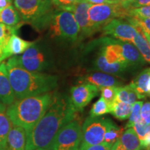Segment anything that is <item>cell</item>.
Listing matches in <instances>:
<instances>
[{"label": "cell", "instance_id": "1", "mask_svg": "<svg viewBox=\"0 0 150 150\" xmlns=\"http://www.w3.org/2000/svg\"><path fill=\"white\" fill-rule=\"evenodd\" d=\"M76 112L70 97L54 93L47 110L27 136L25 150L47 149L60 129L74 119Z\"/></svg>", "mask_w": 150, "mask_h": 150}, {"label": "cell", "instance_id": "2", "mask_svg": "<svg viewBox=\"0 0 150 150\" xmlns=\"http://www.w3.org/2000/svg\"><path fill=\"white\" fill-rule=\"evenodd\" d=\"M6 64L16 99L50 93L57 88V76L30 72L8 62Z\"/></svg>", "mask_w": 150, "mask_h": 150}, {"label": "cell", "instance_id": "3", "mask_svg": "<svg viewBox=\"0 0 150 150\" xmlns=\"http://www.w3.org/2000/svg\"><path fill=\"white\" fill-rule=\"evenodd\" d=\"M54 93L16 99L6 108V113L13 125L23 128L27 136L42 117L51 104Z\"/></svg>", "mask_w": 150, "mask_h": 150}, {"label": "cell", "instance_id": "4", "mask_svg": "<svg viewBox=\"0 0 150 150\" xmlns=\"http://www.w3.org/2000/svg\"><path fill=\"white\" fill-rule=\"evenodd\" d=\"M24 24L38 31L48 28L54 11L51 0H13Z\"/></svg>", "mask_w": 150, "mask_h": 150}, {"label": "cell", "instance_id": "5", "mask_svg": "<svg viewBox=\"0 0 150 150\" xmlns=\"http://www.w3.org/2000/svg\"><path fill=\"white\" fill-rule=\"evenodd\" d=\"M119 40L104 38L101 43L104 46L95 61V68L102 72L112 75H119L126 72L130 67L122 54Z\"/></svg>", "mask_w": 150, "mask_h": 150}, {"label": "cell", "instance_id": "6", "mask_svg": "<svg viewBox=\"0 0 150 150\" xmlns=\"http://www.w3.org/2000/svg\"><path fill=\"white\" fill-rule=\"evenodd\" d=\"M7 62L30 72H42L51 67L52 61L47 50L35 42L23 54L11 56Z\"/></svg>", "mask_w": 150, "mask_h": 150}, {"label": "cell", "instance_id": "7", "mask_svg": "<svg viewBox=\"0 0 150 150\" xmlns=\"http://www.w3.org/2000/svg\"><path fill=\"white\" fill-rule=\"evenodd\" d=\"M48 28L50 36L56 40L74 43L79 38V27L70 11H54Z\"/></svg>", "mask_w": 150, "mask_h": 150}, {"label": "cell", "instance_id": "8", "mask_svg": "<svg viewBox=\"0 0 150 150\" xmlns=\"http://www.w3.org/2000/svg\"><path fill=\"white\" fill-rule=\"evenodd\" d=\"M129 10L120 1L92 5L88 11L91 34L101 31L104 25L113 19L128 18Z\"/></svg>", "mask_w": 150, "mask_h": 150}, {"label": "cell", "instance_id": "9", "mask_svg": "<svg viewBox=\"0 0 150 150\" xmlns=\"http://www.w3.org/2000/svg\"><path fill=\"white\" fill-rule=\"evenodd\" d=\"M81 139V123L73 120L60 129L47 149L50 150H79Z\"/></svg>", "mask_w": 150, "mask_h": 150}, {"label": "cell", "instance_id": "10", "mask_svg": "<svg viewBox=\"0 0 150 150\" xmlns=\"http://www.w3.org/2000/svg\"><path fill=\"white\" fill-rule=\"evenodd\" d=\"M114 122L110 118L90 115L84 121L81 127L83 145H98L104 142V137L106 131Z\"/></svg>", "mask_w": 150, "mask_h": 150}, {"label": "cell", "instance_id": "11", "mask_svg": "<svg viewBox=\"0 0 150 150\" xmlns=\"http://www.w3.org/2000/svg\"><path fill=\"white\" fill-rule=\"evenodd\" d=\"M101 31L104 35H110L117 40L130 43H133L138 33V30L123 18L113 19L104 25Z\"/></svg>", "mask_w": 150, "mask_h": 150}, {"label": "cell", "instance_id": "12", "mask_svg": "<svg viewBox=\"0 0 150 150\" xmlns=\"http://www.w3.org/2000/svg\"><path fill=\"white\" fill-rule=\"evenodd\" d=\"M97 86L87 83L74 86L70 89V100L76 111H82L91 100L98 95Z\"/></svg>", "mask_w": 150, "mask_h": 150}, {"label": "cell", "instance_id": "13", "mask_svg": "<svg viewBox=\"0 0 150 150\" xmlns=\"http://www.w3.org/2000/svg\"><path fill=\"white\" fill-rule=\"evenodd\" d=\"M91 6V4L87 1L79 0L70 10L74 15L75 20L79 27L81 38L92 35L88 16V11Z\"/></svg>", "mask_w": 150, "mask_h": 150}, {"label": "cell", "instance_id": "14", "mask_svg": "<svg viewBox=\"0 0 150 150\" xmlns=\"http://www.w3.org/2000/svg\"><path fill=\"white\" fill-rule=\"evenodd\" d=\"M83 83H87L97 86L98 88L110 86H120L122 81L114 75L105 72H95L86 74L81 79Z\"/></svg>", "mask_w": 150, "mask_h": 150}, {"label": "cell", "instance_id": "15", "mask_svg": "<svg viewBox=\"0 0 150 150\" xmlns=\"http://www.w3.org/2000/svg\"><path fill=\"white\" fill-rule=\"evenodd\" d=\"M16 100L5 62L0 63V102L9 106Z\"/></svg>", "mask_w": 150, "mask_h": 150}, {"label": "cell", "instance_id": "16", "mask_svg": "<svg viewBox=\"0 0 150 150\" xmlns=\"http://www.w3.org/2000/svg\"><path fill=\"white\" fill-rule=\"evenodd\" d=\"M27 134L22 127L13 125L6 142L5 150H25Z\"/></svg>", "mask_w": 150, "mask_h": 150}, {"label": "cell", "instance_id": "17", "mask_svg": "<svg viewBox=\"0 0 150 150\" xmlns=\"http://www.w3.org/2000/svg\"><path fill=\"white\" fill-rule=\"evenodd\" d=\"M34 43L35 42L23 40L19 37L17 33L12 34L8 38L4 50V54L6 59L23 54L29 47H31Z\"/></svg>", "mask_w": 150, "mask_h": 150}, {"label": "cell", "instance_id": "18", "mask_svg": "<svg viewBox=\"0 0 150 150\" xmlns=\"http://www.w3.org/2000/svg\"><path fill=\"white\" fill-rule=\"evenodd\" d=\"M130 85L136 92L138 99L150 97V67L142 70Z\"/></svg>", "mask_w": 150, "mask_h": 150}, {"label": "cell", "instance_id": "19", "mask_svg": "<svg viewBox=\"0 0 150 150\" xmlns=\"http://www.w3.org/2000/svg\"><path fill=\"white\" fill-rule=\"evenodd\" d=\"M122 54L131 67H138L145 65L146 61L134 44L120 41Z\"/></svg>", "mask_w": 150, "mask_h": 150}, {"label": "cell", "instance_id": "20", "mask_svg": "<svg viewBox=\"0 0 150 150\" xmlns=\"http://www.w3.org/2000/svg\"><path fill=\"white\" fill-rule=\"evenodd\" d=\"M0 23L16 30L24 24L18 11L13 4L0 11Z\"/></svg>", "mask_w": 150, "mask_h": 150}, {"label": "cell", "instance_id": "21", "mask_svg": "<svg viewBox=\"0 0 150 150\" xmlns=\"http://www.w3.org/2000/svg\"><path fill=\"white\" fill-rule=\"evenodd\" d=\"M13 124L6 113V105L0 102V150H5L6 142Z\"/></svg>", "mask_w": 150, "mask_h": 150}, {"label": "cell", "instance_id": "22", "mask_svg": "<svg viewBox=\"0 0 150 150\" xmlns=\"http://www.w3.org/2000/svg\"><path fill=\"white\" fill-rule=\"evenodd\" d=\"M120 142L127 150H140V140L132 128H128L122 135Z\"/></svg>", "mask_w": 150, "mask_h": 150}, {"label": "cell", "instance_id": "23", "mask_svg": "<svg viewBox=\"0 0 150 150\" xmlns=\"http://www.w3.org/2000/svg\"><path fill=\"white\" fill-rule=\"evenodd\" d=\"M137 99H138V95L130 84L125 86H118L115 100L132 105Z\"/></svg>", "mask_w": 150, "mask_h": 150}, {"label": "cell", "instance_id": "24", "mask_svg": "<svg viewBox=\"0 0 150 150\" xmlns=\"http://www.w3.org/2000/svg\"><path fill=\"white\" fill-rule=\"evenodd\" d=\"M132 110V105L115 100L110 106V112L112 115L120 120L128 119Z\"/></svg>", "mask_w": 150, "mask_h": 150}, {"label": "cell", "instance_id": "25", "mask_svg": "<svg viewBox=\"0 0 150 150\" xmlns=\"http://www.w3.org/2000/svg\"><path fill=\"white\" fill-rule=\"evenodd\" d=\"M132 44H134L136 46V47L138 49L140 54L143 57V59H145L146 63H148L150 64L149 45L148 44L147 40H146L145 37L144 36V35L140 32L139 30H138V33H137L136 38L134 39Z\"/></svg>", "mask_w": 150, "mask_h": 150}, {"label": "cell", "instance_id": "26", "mask_svg": "<svg viewBox=\"0 0 150 150\" xmlns=\"http://www.w3.org/2000/svg\"><path fill=\"white\" fill-rule=\"evenodd\" d=\"M124 131H125V128L117 126L114 122L111 125V127L105 133L104 137V142H103L107 143L108 145H112L117 140L120 139L122 135L124 133Z\"/></svg>", "mask_w": 150, "mask_h": 150}, {"label": "cell", "instance_id": "27", "mask_svg": "<svg viewBox=\"0 0 150 150\" xmlns=\"http://www.w3.org/2000/svg\"><path fill=\"white\" fill-rule=\"evenodd\" d=\"M129 23L141 32L150 34V18L138 16H130L125 18Z\"/></svg>", "mask_w": 150, "mask_h": 150}, {"label": "cell", "instance_id": "28", "mask_svg": "<svg viewBox=\"0 0 150 150\" xmlns=\"http://www.w3.org/2000/svg\"><path fill=\"white\" fill-rule=\"evenodd\" d=\"M110 106L102 97L96 102L94 103L90 112V115L93 117L102 116L105 114L110 113Z\"/></svg>", "mask_w": 150, "mask_h": 150}, {"label": "cell", "instance_id": "29", "mask_svg": "<svg viewBox=\"0 0 150 150\" xmlns=\"http://www.w3.org/2000/svg\"><path fill=\"white\" fill-rule=\"evenodd\" d=\"M143 102L142 101H136L134 104H132V110L129 117V121L126 125V128H131L135 122H136L138 120L141 118L140 111Z\"/></svg>", "mask_w": 150, "mask_h": 150}, {"label": "cell", "instance_id": "30", "mask_svg": "<svg viewBox=\"0 0 150 150\" xmlns=\"http://www.w3.org/2000/svg\"><path fill=\"white\" fill-rule=\"evenodd\" d=\"M117 87L118 86H110V87H103L99 88L101 91V97L110 106H111L112 102L115 100Z\"/></svg>", "mask_w": 150, "mask_h": 150}, {"label": "cell", "instance_id": "31", "mask_svg": "<svg viewBox=\"0 0 150 150\" xmlns=\"http://www.w3.org/2000/svg\"><path fill=\"white\" fill-rule=\"evenodd\" d=\"M147 124L142 120V118H140L132 127L140 140H143L147 134Z\"/></svg>", "mask_w": 150, "mask_h": 150}, {"label": "cell", "instance_id": "32", "mask_svg": "<svg viewBox=\"0 0 150 150\" xmlns=\"http://www.w3.org/2000/svg\"><path fill=\"white\" fill-rule=\"evenodd\" d=\"M79 0H51L54 6L58 10L70 11L73 6L76 4Z\"/></svg>", "mask_w": 150, "mask_h": 150}, {"label": "cell", "instance_id": "33", "mask_svg": "<svg viewBox=\"0 0 150 150\" xmlns=\"http://www.w3.org/2000/svg\"><path fill=\"white\" fill-rule=\"evenodd\" d=\"M17 32H18V30L0 23V40L2 42L6 43L11 35L14 33H17Z\"/></svg>", "mask_w": 150, "mask_h": 150}, {"label": "cell", "instance_id": "34", "mask_svg": "<svg viewBox=\"0 0 150 150\" xmlns=\"http://www.w3.org/2000/svg\"><path fill=\"white\" fill-rule=\"evenodd\" d=\"M129 16H138L142 18H150V5L137 8H131L129 10Z\"/></svg>", "mask_w": 150, "mask_h": 150}, {"label": "cell", "instance_id": "35", "mask_svg": "<svg viewBox=\"0 0 150 150\" xmlns=\"http://www.w3.org/2000/svg\"><path fill=\"white\" fill-rule=\"evenodd\" d=\"M112 145H108L107 143L102 142L98 145H83L81 144L79 150H110Z\"/></svg>", "mask_w": 150, "mask_h": 150}, {"label": "cell", "instance_id": "36", "mask_svg": "<svg viewBox=\"0 0 150 150\" xmlns=\"http://www.w3.org/2000/svg\"><path fill=\"white\" fill-rule=\"evenodd\" d=\"M140 115L142 120L147 125H150V102H147L142 104Z\"/></svg>", "mask_w": 150, "mask_h": 150}, {"label": "cell", "instance_id": "37", "mask_svg": "<svg viewBox=\"0 0 150 150\" xmlns=\"http://www.w3.org/2000/svg\"><path fill=\"white\" fill-rule=\"evenodd\" d=\"M150 5V0H134L129 4L128 8H137Z\"/></svg>", "mask_w": 150, "mask_h": 150}, {"label": "cell", "instance_id": "38", "mask_svg": "<svg viewBox=\"0 0 150 150\" xmlns=\"http://www.w3.org/2000/svg\"><path fill=\"white\" fill-rule=\"evenodd\" d=\"M140 146L146 150H150V133L146 135L142 140H140Z\"/></svg>", "mask_w": 150, "mask_h": 150}, {"label": "cell", "instance_id": "39", "mask_svg": "<svg viewBox=\"0 0 150 150\" xmlns=\"http://www.w3.org/2000/svg\"><path fill=\"white\" fill-rule=\"evenodd\" d=\"M83 1H87L92 5L94 4H105V3H112V2H116V1H112L110 0H83Z\"/></svg>", "mask_w": 150, "mask_h": 150}, {"label": "cell", "instance_id": "40", "mask_svg": "<svg viewBox=\"0 0 150 150\" xmlns=\"http://www.w3.org/2000/svg\"><path fill=\"white\" fill-rule=\"evenodd\" d=\"M110 150H127L124 146L122 145L120 140H117L115 144H113Z\"/></svg>", "mask_w": 150, "mask_h": 150}, {"label": "cell", "instance_id": "41", "mask_svg": "<svg viewBox=\"0 0 150 150\" xmlns=\"http://www.w3.org/2000/svg\"><path fill=\"white\" fill-rule=\"evenodd\" d=\"M13 0H0V11L12 4Z\"/></svg>", "mask_w": 150, "mask_h": 150}, {"label": "cell", "instance_id": "42", "mask_svg": "<svg viewBox=\"0 0 150 150\" xmlns=\"http://www.w3.org/2000/svg\"><path fill=\"white\" fill-rule=\"evenodd\" d=\"M6 44V43L4 42H2V41L0 40V56H1V57H2L4 61L5 59H6L4 56V50Z\"/></svg>", "mask_w": 150, "mask_h": 150}, {"label": "cell", "instance_id": "43", "mask_svg": "<svg viewBox=\"0 0 150 150\" xmlns=\"http://www.w3.org/2000/svg\"><path fill=\"white\" fill-rule=\"evenodd\" d=\"M133 1H134V0H120V2L123 5L124 7H125L126 8H128L129 4H131Z\"/></svg>", "mask_w": 150, "mask_h": 150}, {"label": "cell", "instance_id": "44", "mask_svg": "<svg viewBox=\"0 0 150 150\" xmlns=\"http://www.w3.org/2000/svg\"><path fill=\"white\" fill-rule=\"evenodd\" d=\"M140 32H141V31H140ZM142 34L144 35V36L145 37V38H146V40H147V42H148V44H149V47H150V34H148V33H143V32H141Z\"/></svg>", "mask_w": 150, "mask_h": 150}, {"label": "cell", "instance_id": "45", "mask_svg": "<svg viewBox=\"0 0 150 150\" xmlns=\"http://www.w3.org/2000/svg\"><path fill=\"white\" fill-rule=\"evenodd\" d=\"M149 133H150V125L147 126V134H149Z\"/></svg>", "mask_w": 150, "mask_h": 150}, {"label": "cell", "instance_id": "46", "mask_svg": "<svg viewBox=\"0 0 150 150\" xmlns=\"http://www.w3.org/2000/svg\"><path fill=\"white\" fill-rule=\"evenodd\" d=\"M35 150H50V149H45V148H40V149H35Z\"/></svg>", "mask_w": 150, "mask_h": 150}, {"label": "cell", "instance_id": "47", "mask_svg": "<svg viewBox=\"0 0 150 150\" xmlns=\"http://www.w3.org/2000/svg\"><path fill=\"white\" fill-rule=\"evenodd\" d=\"M3 61H4V59H2V57H1V56H0V63H2Z\"/></svg>", "mask_w": 150, "mask_h": 150}, {"label": "cell", "instance_id": "48", "mask_svg": "<svg viewBox=\"0 0 150 150\" xmlns=\"http://www.w3.org/2000/svg\"><path fill=\"white\" fill-rule=\"evenodd\" d=\"M110 1H120V0H110Z\"/></svg>", "mask_w": 150, "mask_h": 150}]
</instances>
